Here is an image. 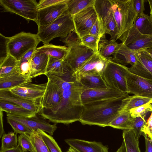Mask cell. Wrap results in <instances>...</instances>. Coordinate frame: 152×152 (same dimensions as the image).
<instances>
[{"mask_svg": "<svg viewBox=\"0 0 152 152\" xmlns=\"http://www.w3.org/2000/svg\"><path fill=\"white\" fill-rule=\"evenodd\" d=\"M18 145L20 146L24 152L29 151L34 152V148L29 135L22 134L18 136Z\"/></svg>", "mask_w": 152, "mask_h": 152, "instance_id": "obj_44", "label": "cell"}, {"mask_svg": "<svg viewBox=\"0 0 152 152\" xmlns=\"http://www.w3.org/2000/svg\"><path fill=\"white\" fill-rule=\"evenodd\" d=\"M38 27L37 34L44 44L56 37L64 38L75 29L72 15L67 11L49 24Z\"/></svg>", "mask_w": 152, "mask_h": 152, "instance_id": "obj_3", "label": "cell"}, {"mask_svg": "<svg viewBox=\"0 0 152 152\" xmlns=\"http://www.w3.org/2000/svg\"><path fill=\"white\" fill-rule=\"evenodd\" d=\"M149 103H152V99L135 95L129 96L122 100L121 112L129 111L132 108Z\"/></svg>", "mask_w": 152, "mask_h": 152, "instance_id": "obj_31", "label": "cell"}, {"mask_svg": "<svg viewBox=\"0 0 152 152\" xmlns=\"http://www.w3.org/2000/svg\"><path fill=\"white\" fill-rule=\"evenodd\" d=\"M150 116L143 126L142 131L143 134L147 135L148 137L152 140V107L151 109Z\"/></svg>", "mask_w": 152, "mask_h": 152, "instance_id": "obj_49", "label": "cell"}, {"mask_svg": "<svg viewBox=\"0 0 152 152\" xmlns=\"http://www.w3.org/2000/svg\"><path fill=\"white\" fill-rule=\"evenodd\" d=\"M0 110L23 117H33L37 114L12 103L2 100H0Z\"/></svg>", "mask_w": 152, "mask_h": 152, "instance_id": "obj_26", "label": "cell"}, {"mask_svg": "<svg viewBox=\"0 0 152 152\" xmlns=\"http://www.w3.org/2000/svg\"><path fill=\"white\" fill-rule=\"evenodd\" d=\"M49 59V56L45 53H33L30 63L31 79L41 75H45Z\"/></svg>", "mask_w": 152, "mask_h": 152, "instance_id": "obj_23", "label": "cell"}, {"mask_svg": "<svg viewBox=\"0 0 152 152\" xmlns=\"http://www.w3.org/2000/svg\"><path fill=\"white\" fill-rule=\"evenodd\" d=\"M48 79L47 85L45 94L39 102L40 109H53L56 107L61 100V90L52 80L49 78Z\"/></svg>", "mask_w": 152, "mask_h": 152, "instance_id": "obj_18", "label": "cell"}, {"mask_svg": "<svg viewBox=\"0 0 152 152\" xmlns=\"http://www.w3.org/2000/svg\"><path fill=\"white\" fill-rule=\"evenodd\" d=\"M61 41L64 43L68 48L81 44V39L74 29L64 38H61Z\"/></svg>", "mask_w": 152, "mask_h": 152, "instance_id": "obj_42", "label": "cell"}, {"mask_svg": "<svg viewBox=\"0 0 152 152\" xmlns=\"http://www.w3.org/2000/svg\"><path fill=\"white\" fill-rule=\"evenodd\" d=\"M38 3L35 0H0V6L7 12L19 15L38 24Z\"/></svg>", "mask_w": 152, "mask_h": 152, "instance_id": "obj_7", "label": "cell"}, {"mask_svg": "<svg viewBox=\"0 0 152 152\" xmlns=\"http://www.w3.org/2000/svg\"><path fill=\"white\" fill-rule=\"evenodd\" d=\"M128 71L125 66L110 58L107 59L102 77L109 87L128 93L126 78Z\"/></svg>", "mask_w": 152, "mask_h": 152, "instance_id": "obj_5", "label": "cell"}, {"mask_svg": "<svg viewBox=\"0 0 152 152\" xmlns=\"http://www.w3.org/2000/svg\"><path fill=\"white\" fill-rule=\"evenodd\" d=\"M95 0H67V11L73 15L86 7L94 4Z\"/></svg>", "mask_w": 152, "mask_h": 152, "instance_id": "obj_33", "label": "cell"}, {"mask_svg": "<svg viewBox=\"0 0 152 152\" xmlns=\"http://www.w3.org/2000/svg\"><path fill=\"white\" fill-rule=\"evenodd\" d=\"M138 52L132 50L122 43L121 45L113 55V58L110 59L124 66L128 64L132 66L137 61L136 54Z\"/></svg>", "mask_w": 152, "mask_h": 152, "instance_id": "obj_21", "label": "cell"}, {"mask_svg": "<svg viewBox=\"0 0 152 152\" xmlns=\"http://www.w3.org/2000/svg\"><path fill=\"white\" fill-rule=\"evenodd\" d=\"M41 42L37 34L22 31L10 37L8 43L9 54L18 60Z\"/></svg>", "mask_w": 152, "mask_h": 152, "instance_id": "obj_6", "label": "cell"}, {"mask_svg": "<svg viewBox=\"0 0 152 152\" xmlns=\"http://www.w3.org/2000/svg\"><path fill=\"white\" fill-rule=\"evenodd\" d=\"M145 139V152H152V140L150 139L147 135L143 133Z\"/></svg>", "mask_w": 152, "mask_h": 152, "instance_id": "obj_52", "label": "cell"}, {"mask_svg": "<svg viewBox=\"0 0 152 152\" xmlns=\"http://www.w3.org/2000/svg\"><path fill=\"white\" fill-rule=\"evenodd\" d=\"M124 98L99 100L83 105L79 121L84 125L109 126L121 112L122 100Z\"/></svg>", "mask_w": 152, "mask_h": 152, "instance_id": "obj_2", "label": "cell"}, {"mask_svg": "<svg viewBox=\"0 0 152 152\" xmlns=\"http://www.w3.org/2000/svg\"><path fill=\"white\" fill-rule=\"evenodd\" d=\"M2 111L0 110V138H1L2 135L5 133L3 125V113Z\"/></svg>", "mask_w": 152, "mask_h": 152, "instance_id": "obj_54", "label": "cell"}, {"mask_svg": "<svg viewBox=\"0 0 152 152\" xmlns=\"http://www.w3.org/2000/svg\"><path fill=\"white\" fill-rule=\"evenodd\" d=\"M69 48V51L64 60L73 73L95 53L91 50L82 44Z\"/></svg>", "mask_w": 152, "mask_h": 152, "instance_id": "obj_11", "label": "cell"}, {"mask_svg": "<svg viewBox=\"0 0 152 152\" xmlns=\"http://www.w3.org/2000/svg\"><path fill=\"white\" fill-rule=\"evenodd\" d=\"M127 46L132 50L138 52L152 48V35H146Z\"/></svg>", "mask_w": 152, "mask_h": 152, "instance_id": "obj_36", "label": "cell"}, {"mask_svg": "<svg viewBox=\"0 0 152 152\" xmlns=\"http://www.w3.org/2000/svg\"><path fill=\"white\" fill-rule=\"evenodd\" d=\"M105 34V30L102 21L98 17L92 26L89 34L101 38Z\"/></svg>", "mask_w": 152, "mask_h": 152, "instance_id": "obj_46", "label": "cell"}, {"mask_svg": "<svg viewBox=\"0 0 152 152\" xmlns=\"http://www.w3.org/2000/svg\"><path fill=\"white\" fill-rule=\"evenodd\" d=\"M118 30L116 40L133 25L137 16L133 0H110Z\"/></svg>", "mask_w": 152, "mask_h": 152, "instance_id": "obj_4", "label": "cell"}, {"mask_svg": "<svg viewBox=\"0 0 152 152\" xmlns=\"http://www.w3.org/2000/svg\"><path fill=\"white\" fill-rule=\"evenodd\" d=\"M34 152H50L47 146L36 131L29 135Z\"/></svg>", "mask_w": 152, "mask_h": 152, "instance_id": "obj_39", "label": "cell"}, {"mask_svg": "<svg viewBox=\"0 0 152 152\" xmlns=\"http://www.w3.org/2000/svg\"><path fill=\"white\" fill-rule=\"evenodd\" d=\"M0 100L12 103L37 114L40 109L38 103L16 95L9 90H0Z\"/></svg>", "mask_w": 152, "mask_h": 152, "instance_id": "obj_20", "label": "cell"}, {"mask_svg": "<svg viewBox=\"0 0 152 152\" xmlns=\"http://www.w3.org/2000/svg\"><path fill=\"white\" fill-rule=\"evenodd\" d=\"M146 115V114L134 118L132 130L138 140L143 133L142 130L146 122L145 119Z\"/></svg>", "mask_w": 152, "mask_h": 152, "instance_id": "obj_43", "label": "cell"}, {"mask_svg": "<svg viewBox=\"0 0 152 152\" xmlns=\"http://www.w3.org/2000/svg\"><path fill=\"white\" fill-rule=\"evenodd\" d=\"M69 50V48L66 46L56 45L49 43L36 48L34 53H45L53 57L64 60Z\"/></svg>", "mask_w": 152, "mask_h": 152, "instance_id": "obj_24", "label": "cell"}, {"mask_svg": "<svg viewBox=\"0 0 152 152\" xmlns=\"http://www.w3.org/2000/svg\"><path fill=\"white\" fill-rule=\"evenodd\" d=\"M7 123L16 134H27L30 135L33 133L34 131L23 123L8 117H7Z\"/></svg>", "mask_w": 152, "mask_h": 152, "instance_id": "obj_41", "label": "cell"}, {"mask_svg": "<svg viewBox=\"0 0 152 152\" xmlns=\"http://www.w3.org/2000/svg\"><path fill=\"white\" fill-rule=\"evenodd\" d=\"M20 61L16 59L10 54L0 63V78H2L18 72Z\"/></svg>", "mask_w": 152, "mask_h": 152, "instance_id": "obj_30", "label": "cell"}, {"mask_svg": "<svg viewBox=\"0 0 152 152\" xmlns=\"http://www.w3.org/2000/svg\"><path fill=\"white\" fill-rule=\"evenodd\" d=\"M1 150H3L15 148L18 143L17 134L14 132H11L4 134L1 137Z\"/></svg>", "mask_w": 152, "mask_h": 152, "instance_id": "obj_37", "label": "cell"}, {"mask_svg": "<svg viewBox=\"0 0 152 152\" xmlns=\"http://www.w3.org/2000/svg\"><path fill=\"white\" fill-rule=\"evenodd\" d=\"M65 141L80 152H109L108 148L100 142L74 138L65 139Z\"/></svg>", "mask_w": 152, "mask_h": 152, "instance_id": "obj_19", "label": "cell"}, {"mask_svg": "<svg viewBox=\"0 0 152 152\" xmlns=\"http://www.w3.org/2000/svg\"><path fill=\"white\" fill-rule=\"evenodd\" d=\"M36 131L47 146L50 152H62L57 143L51 136L39 129Z\"/></svg>", "mask_w": 152, "mask_h": 152, "instance_id": "obj_38", "label": "cell"}, {"mask_svg": "<svg viewBox=\"0 0 152 152\" xmlns=\"http://www.w3.org/2000/svg\"><path fill=\"white\" fill-rule=\"evenodd\" d=\"M0 152H24L21 147L18 145L16 147L3 150H0Z\"/></svg>", "mask_w": 152, "mask_h": 152, "instance_id": "obj_53", "label": "cell"}, {"mask_svg": "<svg viewBox=\"0 0 152 152\" xmlns=\"http://www.w3.org/2000/svg\"><path fill=\"white\" fill-rule=\"evenodd\" d=\"M86 90L108 88L102 75L99 73H93L82 75L76 79Z\"/></svg>", "mask_w": 152, "mask_h": 152, "instance_id": "obj_22", "label": "cell"}, {"mask_svg": "<svg viewBox=\"0 0 152 152\" xmlns=\"http://www.w3.org/2000/svg\"><path fill=\"white\" fill-rule=\"evenodd\" d=\"M66 152H80V151L72 147H70L68 150Z\"/></svg>", "mask_w": 152, "mask_h": 152, "instance_id": "obj_57", "label": "cell"}, {"mask_svg": "<svg viewBox=\"0 0 152 152\" xmlns=\"http://www.w3.org/2000/svg\"><path fill=\"white\" fill-rule=\"evenodd\" d=\"M32 80L26 79L18 72L0 78V90H9L20 85L31 82Z\"/></svg>", "mask_w": 152, "mask_h": 152, "instance_id": "obj_28", "label": "cell"}, {"mask_svg": "<svg viewBox=\"0 0 152 152\" xmlns=\"http://www.w3.org/2000/svg\"><path fill=\"white\" fill-rule=\"evenodd\" d=\"M94 6L98 17L102 21L105 34H109L111 39L116 40L118 30L110 0H95Z\"/></svg>", "mask_w": 152, "mask_h": 152, "instance_id": "obj_8", "label": "cell"}, {"mask_svg": "<svg viewBox=\"0 0 152 152\" xmlns=\"http://www.w3.org/2000/svg\"><path fill=\"white\" fill-rule=\"evenodd\" d=\"M6 115L7 117L23 123L33 131L39 129L51 136L53 135L57 128V124H51L49 121L37 115L33 117H23L7 113Z\"/></svg>", "mask_w": 152, "mask_h": 152, "instance_id": "obj_14", "label": "cell"}, {"mask_svg": "<svg viewBox=\"0 0 152 152\" xmlns=\"http://www.w3.org/2000/svg\"><path fill=\"white\" fill-rule=\"evenodd\" d=\"M30 61H20V63L18 69V73L28 80L30 79L31 72Z\"/></svg>", "mask_w": 152, "mask_h": 152, "instance_id": "obj_48", "label": "cell"}, {"mask_svg": "<svg viewBox=\"0 0 152 152\" xmlns=\"http://www.w3.org/2000/svg\"><path fill=\"white\" fill-rule=\"evenodd\" d=\"M107 59L98 53H95L79 69L72 73L76 80L80 76L93 73H99L102 75L103 72Z\"/></svg>", "mask_w": 152, "mask_h": 152, "instance_id": "obj_16", "label": "cell"}, {"mask_svg": "<svg viewBox=\"0 0 152 152\" xmlns=\"http://www.w3.org/2000/svg\"><path fill=\"white\" fill-rule=\"evenodd\" d=\"M152 107V103H148L129 110L132 117L134 118L141 116L146 114L148 112L151 111V109Z\"/></svg>", "mask_w": 152, "mask_h": 152, "instance_id": "obj_47", "label": "cell"}, {"mask_svg": "<svg viewBox=\"0 0 152 152\" xmlns=\"http://www.w3.org/2000/svg\"><path fill=\"white\" fill-rule=\"evenodd\" d=\"M133 120L129 111H122L110 122L109 126L123 130H132Z\"/></svg>", "mask_w": 152, "mask_h": 152, "instance_id": "obj_27", "label": "cell"}, {"mask_svg": "<svg viewBox=\"0 0 152 152\" xmlns=\"http://www.w3.org/2000/svg\"><path fill=\"white\" fill-rule=\"evenodd\" d=\"M122 44L118 43L114 39L108 40L105 35L102 37L99 41L98 53L103 58L107 59L110 58V56L113 55Z\"/></svg>", "mask_w": 152, "mask_h": 152, "instance_id": "obj_25", "label": "cell"}, {"mask_svg": "<svg viewBox=\"0 0 152 152\" xmlns=\"http://www.w3.org/2000/svg\"><path fill=\"white\" fill-rule=\"evenodd\" d=\"M126 78L128 94L152 99V80L134 75L129 70Z\"/></svg>", "mask_w": 152, "mask_h": 152, "instance_id": "obj_12", "label": "cell"}, {"mask_svg": "<svg viewBox=\"0 0 152 152\" xmlns=\"http://www.w3.org/2000/svg\"><path fill=\"white\" fill-rule=\"evenodd\" d=\"M137 61L130 68L129 71L141 77L152 80V57L146 50L136 54Z\"/></svg>", "mask_w": 152, "mask_h": 152, "instance_id": "obj_15", "label": "cell"}, {"mask_svg": "<svg viewBox=\"0 0 152 152\" xmlns=\"http://www.w3.org/2000/svg\"><path fill=\"white\" fill-rule=\"evenodd\" d=\"M122 137L126 152H141L139 140L132 130H124Z\"/></svg>", "mask_w": 152, "mask_h": 152, "instance_id": "obj_32", "label": "cell"}, {"mask_svg": "<svg viewBox=\"0 0 152 152\" xmlns=\"http://www.w3.org/2000/svg\"><path fill=\"white\" fill-rule=\"evenodd\" d=\"M65 69V66L64 59H58L49 56V61L46 70V74L47 73L62 74L64 72Z\"/></svg>", "mask_w": 152, "mask_h": 152, "instance_id": "obj_35", "label": "cell"}, {"mask_svg": "<svg viewBox=\"0 0 152 152\" xmlns=\"http://www.w3.org/2000/svg\"><path fill=\"white\" fill-rule=\"evenodd\" d=\"M148 1L150 8V16L152 19V0H149Z\"/></svg>", "mask_w": 152, "mask_h": 152, "instance_id": "obj_56", "label": "cell"}, {"mask_svg": "<svg viewBox=\"0 0 152 152\" xmlns=\"http://www.w3.org/2000/svg\"><path fill=\"white\" fill-rule=\"evenodd\" d=\"M10 37H7L0 34V63L2 62L9 55L8 43Z\"/></svg>", "mask_w": 152, "mask_h": 152, "instance_id": "obj_45", "label": "cell"}, {"mask_svg": "<svg viewBox=\"0 0 152 152\" xmlns=\"http://www.w3.org/2000/svg\"><path fill=\"white\" fill-rule=\"evenodd\" d=\"M145 35L141 34L133 25L129 29L122 34L119 39L122 43L128 46Z\"/></svg>", "mask_w": 152, "mask_h": 152, "instance_id": "obj_34", "label": "cell"}, {"mask_svg": "<svg viewBox=\"0 0 152 152\" xmlns=\"http://www.w3.org/2000/svg\"><path fill=\"white\" fill-rule=\"evenodd\" d=\"M142 34L152 35V19L144 13L137 15L133 24Z\"/></svg>", "mask_w": 152, "mask_h": 152, "instance_id": "obj_29", "label": "cell"}, {"mask_svg": "<svg viewBox=\"0 0 152 152\" xmlns=\"http://www.w3.org/2000/svg\"><path fill=\"white\" fill-rule=\"evenodd\" d=\"M129 96L128 93L108 87L104 88L86 90L82 93L81 99L83 105L93 102L124 98Z\"/></svg>", "mask_w": 152, "mask_h": 152, "instance_id": "obj_10", "label": "cell"}, {"mask_svg": "<svg viewBox=\"0 0 152 152\" xmlns=\"http://www.w3.org/2000/svg\"><path fill=\"white\" fill-rule=\"evenodd\" d=\"M57 86L61 92L60 103L51 109H40L38 115L56 124H67L79 121L83 107L81 95L85 89L80 86Z\"/></svg>", "mask_w": 152, "mask_h": 152, "instance_id": "obj_1", "label": "cell"}, {"mask_svg": "<svg viewBox=\"0 0 152 152\" xmlns=\"http://www.w3.org/2000/svg\"><path fill=\"white\" fill-rule=\"evenodd\" d=\"M81 39L82 45L91 49L94 53H98V45L101 38L88 34Z\"/></svg>", "mask_w": 152, "mask_h": 152, "instance_id": "obj_40", "label": "cell"}, {"mask_svg": "<svg viewBox=\"0 0 152 152\" xmlns=\"http://www.w3.org/2000/svg\"><path fill=\"white\" fill-rule=\"evenodd\" d=\"M145 1V0H133L134 10L137 15L144 13Z\"/></svg>", "mask_w": 152, "mask_h": 152, "instance_id": "obj_51", "label": "cell"}, {"mask_svg": "<svg viewBox=\"0 0 152 152\" xmlns=\"http://www.w3.org/2000/svg\"><path fill=\"white\" fill-rule=\"evenodd\" d=\"M67 0L38 10L37 24L44 26L56 20L67 11Z\"/></svg>", "mask_w": 152, "mask_h": 152, "instance_id": "obj_17", "label": "cell"}, {"mask_svg": "<svg viewBox=\"0 0 152 152\" xmlns=\"http://www.w3.org/2000/svg\"><path fill=\"white\" fill-rule=\"evenodd\" d=\"M115 152H126L124 142L123 140L121 146Z\"/></svg>", "mask_w": 152, "mask_h": 152, "instance_id": "obj_55", "label": "cell"}, {"mask_svg": "<svg viewBox=\"0 0 152 152\" xmlns=\"http://www.w3.org/2000/svg\"><path fill=\"white\" fill-rule=\"evenodd\" d=\"M47 85V82L41 84L28 82L9 90L16 95L36 102L39 104L40 100L45 94Z\"/></svg>", "mask_w": 152, "mask_h": 152, "instance_id": "obj_13", "label": "cell"}, {"mask_svg": "<svg viewBox=\"0 0 152 152\" xmlns=\"http://www.w3.org/2000/svg\"><path fill=\"white\" fill-rule=\"evenodd\" d=\"M65 0H41L38 3L37 9L38 10L46 7L63 2Z\"/></svg>", "mask_w": 152, "mask_h": 152, "instance_id": "obj_50", "label": "cell"}, {"mask_svg": "<svg viewBox=\"0 0 152 152\" xmlns=\"http://www.w3.org/2000/svg\"><path fill=\"white\" fill-rule=\"evenodd\" d=\"M152 57V48L146 50Z\"/></svg>", "mask_w": 152, "mask_h": 152, "instance_id": "obj_58", "label": "cell"}, {"mask_svg": "<svg viewBox=\"0 0 152 152\" xmlns=\"http://www.w3.org/2000/svg\"><path fill=\"white\" fill-rule=\"evenodd\" d=\"M72 17L75 30L81 38L89 34L98 17L94 4L86 7Z\"/></svg>", "mask_w": 152, "mask_h": 152, "instance_id": "obj_9", "label": "cell"}]
</instances>
